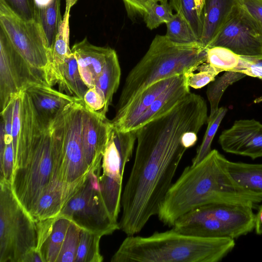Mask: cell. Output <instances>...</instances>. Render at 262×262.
Wrapping results in <instances>:
<instances>
[{"label": "cell", "mask_w": 262, "mask_h": 262, "mask_svg": "<svg viewBox=\"0 0 262 262\" xmlns=\"http://www.w3.org/2000/svg\"><path fill=\"white\" fill-rule=\"evenodd\" d=\"M207 111L204 98L190 93L168 112L136 130L137 146L122 194L119 222L127 236L139 233L157 215L187 149L183 135L199 133L207 123Z\"/></svg>", "instance_id": "obj_1"}, {"label": "cell", "mask_w": 262, "mask_h": 262, "mask_svg": "<svg viewBox=\"0 0 262 262\" xmlns=\"http://www.w3.org/2000/svg\"><path fill=\"white\" fill-rule=\"evenodd\" d=\"M63 139L61 128L45 126L29 146L14 155L12 189L31 217L41 198L54 195L67 203L62 181Z\"/></svg>", "instance_id": "obj_2"}, {"label": "cell", "mask_w": 262, "mask_h": 262, "mask_svg": "<svg viewBox=\"0 0 262 262\" xmlns=\"http://www.w3.org/2000/svg\"><path fill=\"white\" fill-rule=\"evenodd\" d=\"M221 154L212 149L199 163L184 169L159 207L157 215L163 224L172 227L184 214L207 204L230 203L254 208L262 202L233 186L223 169Z\"/></svg>", "instance_id": "obj_3"}, {"label": "cell", "mask_w": 262, "mask_h": 262, "mask_svg": "<svg viewBox=\"0 0 262 262\" xmlns=\"http://www.w3.org/2000/svg\"><path fill=\"white\" fill-rule=\"evenodd\" d=\"M234 239L187 235L172 228L148 236H127L111 262H219L234 248Z\"/></svg>", "instance_id": "obj_4"}, {"label": "cell", "mask_w": 262, "mask_h": 262, "mask_svg": "<svg viewBox=\"0 0 262 262\" xmlns=\"http://www.w3.org/2000/svg\"><path fill=\"white\" fill-rule=\"evenodd\" d=\"M206 59L207 49L200 42L178 43L165 35H156L145 55L127 75L116 112L150 84L194 72Z\"/></svg>", "instance_id": "obj_5"}, {"label": "cell", "mask_w": 262, "mask_h": 262, "mask_svg": "<svg viewBox=\"0 0 262 262\" xmlns=\"http://www.w3.org/2000/svg\"><path fill=\"white\" fill-rule=\"evenodd\" d=\"M253 209L235 204H207L184 214L172 228L190 235L234 239L254 229L255 214Z\"/></svg>", "instance_id": "obj_6"}, {"label": "cell", "mask_w": 262, "mask_h": 262, "mask_svg": "<svg viewBox=\"0 0 262 262\" xmlns=\"http://www.w3.org/2000/svg\"><path fill=\"white\" fill-rule=\"evenodd\" d=\"M0 262H22L37 249L36 223L19 203L10 183L0 181Z\"/></svg>", "instance_id": "obj_7"}, {"label": "cell", "mask_w": 262, "mask_h": 262, "mask_svg": "<svg viewBox=\"0 0 262 262\" xmlns=\"http://www.w3.org/2000/svg\"><path fill=\"white\" fill-rule=\"evenodd\" d=\"M101 169L90 171L82 185L66 203L58 215L65 217L81 229L103 236L119 229L102 198L99 184Z\"/></svg>", "instance_id": "obj_8"}, {"label": "cell", "mask_w": 262, "mask_h": 262, "mask_svg": "<svg viewBox=\"0 0 262 262\" xmlns=\"http://www.w3.org/2000/svg\"><path fill=\"white\" fill-rule=\"evenodd\" d=\"M83 100L78 99L63 110L62 181L67 202L86 180L89 169L82 141Z\"/></svg>", "instance_id": "obj_9"}, {"label": "cell", "mask_w": 262, "mask_h": 262, "mask_svg": "<svg viewBox=\"0 0 262 262\" xmlns=\"http://www.w3.org/2000/svg\"><path fill=\"white\" fill-rule=\"evenodd\" d=\"M0 27L28 63L45 73L47 82L52 54L37 21H24L0 4Z\"/></svg>", "instance_id": "obj_10"}, {"label": "cell", "mask_w": 262, "mask_h": 262, "mask_svg": "<svg viewBox=\"0 0 262 262\" xmlns=\"http://www.w3.org/2000/svg\"><path fill=\"white\" fill-rule=\"evenodd\" d=\"M37 84L48 85L45 73L28 63L0 27L1 112L16 94Z\"/></svg>", "instance_id": "obj_11"}, {"label": "cell", "mask_w": 262, "mask_h": 262, "mask_svg": "<svg viewBox=\"0 0 262 262\" xmlns=\"http://www.w3.org/2000/svg\"><path fill=\"white\" fill-rule=\"evenodd\" d=\"M213 47L227 48L240 56L261 58L262 32L237 2L208 48Z\"/></svg>", "instance_id": "obj_12"}, {"label": "cell", "mask_w": 262, "mask_h": 262, "mask_svg": "<svg viewBox=\"0 0 262 262\" xmlns=\"http://www.w3.org/2000/svg\"><path fill=\"white\" fill-rule=\"evenodd\" d=\"M219 143L226 152L252 159L262 157V124L254 119L235 121L222 132Z\"/></svg>", "instance_id": "obj_13"}, {"label": "cell", "mask_w": 262, "mask_h": 262, "mask_svg": "<svg viewBox=\"0 0 262 262\" xmlns=\"http://www.w3.org/2000/svg\"><path fill=\"white\" fill-rule=\"evenodd\" d=\"M136 140V130H118L110 121L107 142L101 163L102 173L122 183L124 168L132 157Z\"/></svg>", "instance_id": "obj_14"}, {"label": "cell", "mask_w": 262, "mask_h": 262, "mask_svg": "<svg viewBox=\"0 0 262 262\" xmlns=\"http://www.w3.org/2000/svg\"><path fill=\"white\" fill-rule=\"evenodd\" d=\"M110 120L103 119L82 107V141L89 172L101 169L103 155L106 146Z\"/></svg>", "instance_id": "obj_15"}, {"label": "cell", "mask_w": 262, "mask_h": 262, "mask_svg": "<svg viewBox=\"0 0 262 262\" xmlns=\"http://www.w3.org/2000/svg\"><path fill=\"white\" fill-rule=\"evenodd\" d=\"M71 222L68 219L59 215L36 222L37 250L43 262H57Z\"/></svg>", "instance_id": "obj_16"}, {"label": "cell", "mask_w": 262, "mask_h": 262, "mask_svg": "<svg viewBox=\"0 0 262 262\" xmlns=\"http://www.w3.org/2000/svg\"><path fill=\"white\" fill-rule=\"evenodd\" d=\"M113 50L110 47L93 45L86 37L73 46L71 51L76 58L80 74L89 88L95 86Z\"/></svg>", "instance_id": "obj_17"}, {"label": "cell", "mask_w": 262, "mask_h": 262, "mask_svg": "<svg viewBox=\"0 0 262 262\" xmlns=\"http://www.w3.org/2000/svg\"><path fill=\"white\" fill-rule=\"evenodd\" d=\"M25 91L31 98L40 121L48 125L67 106L79 99L45 84L32 85Z\"/></svg>", "instance_id": "obj_18"}, {"label": "cell", "mask_w": 262, "mask_h": 262, "mask_svg": "<svg viewBox=\"0 0 262 262\" xmlns=\"http://www.w3.org/2000/svg\"><path fill=\"white\" fill-rule=\"evenodd\" d=\"M220 161L234 187L245 194L262 199V164L232 162L222 154Z\"/></svg>", "instance_id": "obj_19"}, {"label": "cell", "mask_w": 262, "mask_h": 262, "mask_svg": "<svg viewBox=\"0 0 262 262\" xmlns=\"http://www.w3.org/2000/svg\"><path fill=\"white\" fill-rule=\"evenodd\" d=\"M236 3V0H205L200 39L204 48L207 49L216 37Z\"/></svg>", "instance_id": "obj_20"}, {"label": "cell", "mask_w": 262, "mask_h": 262, "mask_svg": "<svg viewBox=\"0 0 262 262\" xmlns=\"http://www.w3.org/2000/svg\"><path fill=\"white\" fill-rule=\"evenodd\" d=\"M69 17L70 13L64 14L53 46L47 80L48 85L51 87L56 83L59 86L62 82L66 59L72 53L69 46Z\"/></svg>", "instance_id": "obj_21"}, {"label": "cell", "mask_w": 262, "mask_h": 262, "mask_svg": "<svg viewBox=\"0 0 262 262\" xmlns=\"http://www.w3.org/2000/svg\"><path fill=\"white\" fill-rule=\"evenodd\" d=\"M60 6V0H48L42 4H37L36 20L51 54L62 20Z\"/></svg>", "instance_id": "obj_22"}, {"label": "cell", "mask_w": 262, "mask_h": 262, "mask_svg": "<svg viewBox=\"0 0 262 262\" xmlns=\"http://www.w3.org/2000/svg\"><path fill=\"white\" fill-rule=\"evenodd\" d=\"M121 77V69L116 52L114 49L107 57L103 69L97 78L95 86L103 92L107 106L111 104L117 92Z\"/></svg>", "instance_id": "obj_23"}, {"label": "cell", "mask_w": 262, "mask_h": 262, "mask_svg": "<svg viewBox=\"0 0 262 262\" xmlns=\"http://www.w3.org/2000/svg\"><path fill=\"white\" fill-rule=\"evenodd\" d=\"M89 89L81 77L76 58L72 52L66 59L63 81L59 85V90L62 93L64 91L67 95L83 100Z\"/></svg>", "instance_id": "obj_24"}, {"label": "cell", "mask_w": 262, "mask_h": 262, "mask_svg": "<svg viewBox=\"0 0 262 262\" xmlns=\"http://www.w3.org/2000/svg\"><path fill=\"white\" fill-rule=\"evenodd\" d=\"M99 184L105 207L112 219L117 221L121 207L122 183L102 173L99 176Z\"/></svg>", "instance_id": "obj_25"}, {"label": "cell", "mask_w": 262, "mask_h": 262, "mask_svg": "<svg viewBox=\"0 0 262 262\" xmlns=\"http://www.w3.org/2000/svg\"><path fill=\"white\" fill-rule=\"evenodd\" d=\"M240 56L222 47L207 49V62L218 74L222 72L234 71L237 67Z\"/></svg>", "instance_id": "obj_26"}, {"label": "cell", "mask_w": 262, "mask_h": 262, "mask_svg": "<svg viewBox=\"0 0 262 262\" xmlns=\"http://www.w3.org/2000/svg\"><path fill=\"white\" fill-rule=\"evenodd\" d=\"M102 236L81 229L75 262H101L99 243Z\"/></svg>", "instance_id": "obj_27"}, {"label": "cell", "mask_w": 262, "mask_h": 262, "mask_svg": "<svg viewBox=\"0 0 262 262\" xmlns=\"http://www.w3.org/2000/svg\"><path fill=\"white\" fill-rule=\"evenodd\" d=\"M166 25L167 31L165 35L171 41L178 43L200 42L191 27L181 14L174 13Z\"/></svg>", "instance_id": "obj_28"}, {"label": "cell", "mask_w": 262, "mask_h": 262, "mask_svg": "<svg viewBox=\"0 0 262 262\" xmlns=\"http://www.w3.org/2000/svg\"><path fill=\"white\" fill-rule=\"evenodd\" d=\"M246 76L240 72L226 71L221 77L209 83L206 92L210 105L209 117L212 116L219 108V102L226 88Z\"/></svg>", "instance_id": "obj_29"}, {"label": "cell", "mask_w": 262, "mask_h": 262, "mask_svg": "<svg viewBox=\"0 0 262 262\" xmlns=\"http://www.w3.org/2000/svg\"><path fill=\"white\" fill-rule=\"evenodd\" d=\"M227 109L225 107H219L210 117L208 116L207 127L201 145L196 150V154L192 160L191 165H195L206 157L212 150L211 144L214 137Z\"/></svg>", "instance_id": "obj_30"}, {"label": "cell", "mask_w": 262, "mask_h": 262, "mask_svg": "<svg viewBox=\"0 0 262 262\" xmlns=\"http://www.w3.org/2000/svg\"><path fill=\"white\" fill-rule=\"evenodd\" d=\"M169 3L176 13L181 14L186 19L200 43L202 23L198 14L194 0H170Z\"/></svg>", "instance_id": "obj_31"}, {"label": "cell", "mask_w": 262, "mask_h": 262, "mask_svg": "<svg viewBox=\"0 0 262 262\" xmlns=\"http://www.w3.org/2000/svg\"><path fill=\"white\" fill-rule=\"evenodd\" d=\"M172 7L168 0L155 3L143 16L146 27L150 30L166 24L173 17Z\"/></svg>", "instance_id": "obj_32"}, {"label": "cell", "mask_w": 262, "mask_h": 262, "mask_svg": "<svg viewBox=\"0 0 262 262\" xmlns=\"http://www.w3.org/2000/svg\"><path fill=\"white\" fill-rule=\"evenodd\" d=\"M81 229L71 222L67 232L57 262H75Z\"/></svg>", "instance_id": "obj_33"}, {"label": "cell", "mask_w": 262, "mask_h": 262, "mask_svg": "<svg viewBox=\"0 0 262 262\" xmlns=\"http://www.w3.org/2000/svg\"><path fill=\"white\" fill-rule=\"evenodd\" d=\"M9 11L18 18L26 21L36 20V0H0Z\"/></svg>", "instance_id": "obj_34"}, {"label": "cell", "mask_w": 262, "mask_h": 262, "mask_svg": "<svg viewBox=\"0 0 262 262\" xmlns=\"http://www.w3.org/2000/svg\"><path fill=\"white\" fill-rule=\"evenodd\" d=\"M83 100L85 106L89 111L103 119L107 118L106 114L108 107L103 92L99 88L96 86L89 88L86 92Z\"/></svg>", "instance_id": "obj_35"}, {"label": "cell", "mask_w": 262, "mask_h": 262, "mask_svg": "<svg viewBox=\"0 0 262 262\" xmlns=\"http://www.w3.org/2000/svg\"><path fill=\"white\" fill-rule=\"evenodd\" d=\"M197 73H187V84L189 87L201 89L215 80L218 74L206 62L200 65Z\"/></svg>", "instance_id": "obj_36"}, {"label": "cell", "mask_w": 262, "mask_h": 262, "mask_svg": "<svg viewBox=\"0 0 262 262\" xmlns=\"http://www.w3.org/2000/svg\"><path fill=\"white\" fill-rule=\"evenodd\" d=\"M240 57L239 64L235 71L262 80V57Z\"/></svg>", "instance_id": "obj_37"}, {"label": "cell", "mask_w": 262, "mask_h": 262, "mask_svg": "<svg viewBox=\"0 0 262 262\" xmlns=\"http://www.w3.org/2000/svg\"><path fill=\"white\" fill-rule=\"evenodd\" d=\"M256 23L262 32V0H236Z\"/></svg>", "instance_id": "obj_38"}, {"label": "cell", "mask_w": 262, "mask_h": 262, "mask_svg": "<svg viewBox=\"0 0 262 262\" xmlns=\"http://www.w3.org/2000/svg\"><path fill=\"white\" fill-rule=\"evenodd\" d=\"M125 5L128 16L137 15L143 17L152 5L156 2L152 0H122Z\"/></svg>", "instance_id": "obj_39"}, {"label": "cell", "mask_w": 262, "mask_h": 262, "mask_svg": "<svg viewBox=\"0 0 262 262\" xmlns=\"http://www.w3.org/2000/svg\"><path fill=\"white\" fill-rule=\"evenodd\" d=\"M22 262H43L37 249L28 252L23 259Z\"/></svg>", "instance_id": "obj_40"}, {"label": "cell", "mask_w": 262, "mask_h": 262, "mask_svg": "<svg viewBox=\"0 0 262 262\" xmlns=\"http://www.w3.org/2000/svg\"><path fill=\"white\" fill-rule=\"evenodd\" d=\"M254 229L257 234H262V204L258 206L257 211L255 214Z\"/></svg>", "instance_id": "obj_41"}, {"label": "cell", "mask_w": 262, "mask_h": 262, "mask_svg": "<svg viewBox=\"0 0 262 262\" xmlns=\"http://www.w3.org/2000/svg\"><path fill=\"white\" fill-rule=\"evenodd\" d=\"M205 0H194L196 10L198 15L201 19V14Z\"/></svg>", "instance_id": "obj_42"}, {"label": "cell", "mask_w": 262, "mask_h": 262, "mask_svg": "<svg viewBox=\"0 0 262 262\" xmlns=\"http://www.w3.org/2000/svg\"><path fill=\"white\" fill-rule=\"evenodd\" d=\"M78 0H66V6L64 14L70 13L71 7L74 6Z\"/></svg>", "instance_id": "obj_43"}, {"label": "cell", "mask_w": 262, "mask_h": 262, "mask_svg": "<svg viewBox=\"0 0 262 262\" xmlns=\"http://www.w3.org/2000/svg\"><path fill=\"white\" fill-rule=\"evenodd\" d=\"M152 1H154V2H160L161 0H152Z\"/></svg>", "instance_id": "obj_44"}]
</instances>
